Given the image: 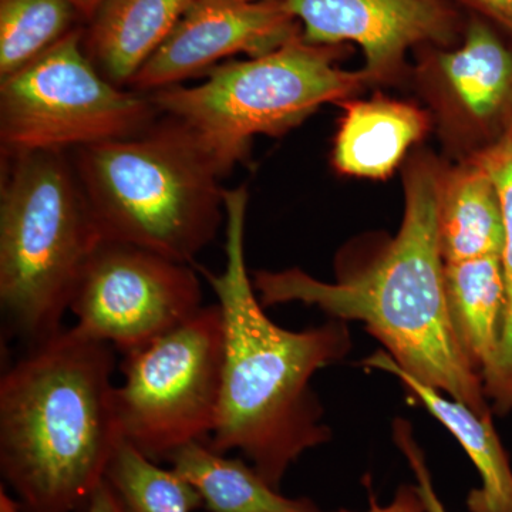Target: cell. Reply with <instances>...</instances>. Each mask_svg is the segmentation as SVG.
<instances>
[{"mask_svg": "<svg viewBox=\"0 0 512 512\" xmlns=\"http://www.w3.org/2000/svg\"><path fill=\"white\" fill-rule=\"evenodd\" d=\"M86 25L69 0H0V79Z\"/></svg>", "mask_w": 512, "mask_h": 512, "instance_id": "ffe728a7", "label": "cell"}, {"mask_svg": "<svg viewBox=\"0 0 512 512\" xmlns=\"http://www.w3.org/2000/svg\"><path fill=\"white\" fill-rule=\"evenodd\" d=\"M339 121L332 165L339 174L367 180H386L431 131L430 113L414 101L377 93L369 100L338 103Z\"/></svg>", "mask_w": 512, "mask_h": 512, "instance_id": "4fadbf2b", "label": "cell"}, {"mask_svg": "<svg viewBox=\"0 0 512 512\" xmlns=\"http://www.w3.org/2000/svg\"><path fill=\"white\" fill-rule=\"evenodd\" d=\"M285 2L306 42L362 49L369 87L409 84L410 53L423 46H457L467 25L454 0Z\"/></svg>", "mask_w": 512, "mask_h": 512, "instance_id": "8fae6325", "label": "cell"}, {"mask_svg": "<svg viewBox=\"0 0 512 512\" xmlns=\"http://www.w3.org/2000/svg\"><path fill=\"white\" fill-rule=\"evenodd\" d=\"M413 53L409 84L430 113L447 161L471 160L508 137L512 49L490 22L471 13L457 46Z\"/></svg>", "mask_w": 512, "mask_h": 512, "instance_id": "30bf717a", "label": "cell"}, {"mask_svg": "<svg viewBox=\"0 0 512 512\" xmlns=\"http://www.w3.org/2000/svg\"><path fill=\"white\" fill-rule=\"evenodd\" d=\"M448 311L454 330L488 402L500 386V352L505 312L501 256L446 264ZM491 404V403H490Z\"/></svg>", "mask_w": 512, "mask_h": 512, "instance_id": "e0dca14e", "label": "cell"}, {"mask_svg": "<svg viewBox=\"0 0 512 512\" xmlns=\"http://www.w3.org/2000/svg\"><path fill=\"white\" fill-rule=\"evenodd\" d=\"M508 140H511L512 141V123H511V128H510V133H508Z\"/></svg>", "mask_w": 512, "mask_h": 512, "instance_id": "83f0119b", "label": "cell"}, {"mask_svg": "<svg viewBox=\"0 0 512 512\" xmlns=\"http://www.w3.org/2000/svg\"><path fill=\"white\" fill-rule=\"evenodd\" d=\"M393 439L404 457L409 461L416 485L419 488L421 498L426 505L427 512H448L444 507L443 501L434 488L433 478H431L429 467H427L426 457L416 439L413 436L412 427L406 420H396L393 423Z\"/></svg>", "mask_w": 512, "mask_h": 512, "instance_id": "7402d4cb", "label": "cell"}, {"mask_svg": "<svg viewBox=\"0 0 512 512\" xmlns=\"http://www.w3.org/2000/svg\"><path fill=\"white\" fill-rule=\"evenodd\" d=\"M248 190H225V255L220 274L198 268L217 295L224 322L220 414L208 440L218 453L239 451L272 487L289 468L328 443L313 376L348 355V322L289 330L265 313L245 261Z\"/></svg>", "mask_w": 512, "mask_h": 512, "instance_id": "7a4b0ae2", "label": "cell"}, {"mask_svg": "<svg viewBox=\"0 0 512 512\" xmlns=\"http://www.w3.org/2000/svg\"><path fill=\"white\" fill-rule=\"evenodd\" d=\"M202 286L191 264L103 239L84 268L70 312L86 338L121 355L143 348L197 315Z\"/></svg>", "mask_w": 512, "mask_h": 512, "instance_id": "9c48e42d", "label": "cell"}, {"mask_svg": "<svg viewBox=\"0 0 512 512\" xmlns=\"http://www.w3.org/2000/svg\"><path fill=\"white\" fill-rule=\"evenodd\" d=\"M493 177L503 205L505 242L501 255L505 284V312L500 352V386L490 400L493 412H512V141L500 144L474 157Z\"/></svg>", "mask_w": 512, "mask_h": 512, "instance_id": "44dd1931", "label": "cell"}, {"mask_svg": "<svg viewBox=\"0 0 512 512\" xmlns=\"http://www.w3.org/2000/svg\"><path fill=\"white\" fill-rule=\"evenodd\" d=\"M335 512H353V511L340 510V511H335Z\"/></svg>", "mask_w": 512, "mask_h": 512, "instance_id": "f1b7e54d", "label": "cell"}, {"mask_svg": "<svg viewBox=\"0 0 512 512\" xmlns=\"http://www.w3.org/2000/svg\"><path fill=\"white\" fill-rule=\"evenodd\" d=\"M84 26L0 79L2 157L70 151L137 136L160 117L146 93L101 76L83 49Z\"/></svg>", "mask_w": 512, "mask_h": 512, "instance_id": "52a82bcc", "label": "cell"}, {"mask_svg": "<svg viewBox=\"0 0 512 512\" xmlns=\"http://www.w3.org/2000/svg\"><path fill=\"white\" fill-rule=\"evenodd\" d=\"M446 161L427 148H414L404 161L402 225L372 261L335 282L299 268L256 271L252 282L265 308L301 302L330 319L362 322L404 372L491 417L483 380L468 362L448 311L446 262L437 235Z\"/></svg>", "mask_w": 512, "mask_h": 512, "instance_id": "6da1fadb", "label": "cell"}, {"mask_svg": "<svg viewBox=\"0 0 512 512\" xmlns=\"http://www.w3.org/2000/svg\"><path fill=\"white\" fill-rule=\"evenodd\" d=\"M80 512H124L116 495L106 481L99 485L87 504Z\"/></svg>", "mask_w": 512, "mask_h": 512, "instance_id": "d4e9b609", "label": "cell"}, {"mask_svg": "<svg viewBox=\"0 0 512 512\" xmlns=\"http://www.w3.org/2000/svg\"><path fill=\"white\" fill-rule=\"evenodd\" d=\"M437 235L446 264L503 255L505 228L500 192L476 158L446 161L437 198Z\"/></svg>", "mask_w": 512, "mask_h": 512, "instance_id": "2e32d148", "label": "cell"}, {"mask_svg": "<svg viewBox=\"0 0 512 512\" xmlns=\"http://www.w3.org/2000/svg\"><path fill=\"white\" fill-rule=\"evenodd\" d=\"M194 0H104L83 32V49L104 79L126 87Z\"/></svg>", "mask_w": 512, "mask_h": 512, "instance_id": "9a60e30c", "label": "cell"}, {"mask_svg": "<svg viewBox=\"0 0 512 512\" xmlns=\"http://www.w3.org/2000/svg\"><path fill=\"white\" fill-rule=\"evenodd\" d=\"M113 346L62 329L0 380V471L25 512H80L121 437Z\"/></svg>", "mask_w": 512, "mask_h": 512, "instance_id": "3957f363", "label": "cell"}, {"mask_svg": "<svg viewBox=\"0 0 512 512\" xmlns=\"http://www.w3.org/2000/svg\"><path fill=\"white\" fill-rule=\"evenodd\" d=\"M0 512H25L19 501L5 490V485L3 484L2 488H0Z\"/></svg>", "mask_w": 512, "mask_h": 512, "instance_id": "4316f807", "label": "cell"}, {"mask_svg": "<svg viewBox=\"0 0 512 512\" xmlns=\"http://www.w3.org/2000/svg\"><path fill=\"white\" fill-rule=\"evenodd\" d=\"M461 9L470 10L512 36V0H454Z\"/></svg>", "mask_w": 512, "mask_h": 512, "instance_id": "603a6c76", "label": "cell"}, {"mask_svg": "<svg viewBox=\"0 0 512 512\" xmlns=\"http://www.w3.org/2000/svg\"><path fill=\"white\" fill-rule=\"evenodd\" d=\"M285 0H194L128 89L153 93L237 55L264 56L301 33Z\"/></svg>", "mask_w": 512, "mask_h": 512, "instance_id": "7c38bea8", "label": "cell"}, {"mask_svg": "<svg viewBox=\"0 0 512 512\" xmlns=\"http://www.w3.org/2000/svg\"><path fill=\"white\" fill-rule=\"evenodd\" d=\"M355 512V511H353ZM363 512H427L416 484H403L397 488L392 501L380 505L375 495H369V507Z\"/></svg>", "mask_w": 512, "mask_h": 512, "instance_id": "cb8c5ba5", "label": "cell"}, {"mask_svg": "<svg viewBox=\"0 0 512 512\" xmlns=\"http://www.w3.org/2000/svg\"><path fill=\"white\" fill-rule=\"evenodd\" d=\"M101 235L192 264L217 237L225 190L210 154L174 117L70 151Z\"/></svg>", "mask_w": 512, "mask_h": 512, "instance_id": "277c9868", "label": "cell"}, {"mask_svg": "<svg viewBox=\"0 0 512 512\" xmlns=\"http://www.w3.org/2000/svg\"><path fill=\"white\" fill-rule=\"evenodd\" d=\"M103 239L69 153L2 157L0 305L9 328L29 346L63 329Z\"/></svg>", "mask_w": 512, "mask_h": 512, "instance_id": "5b68a950", "label": "cell"}, {"mask_svg": "<svg viewBox=\"0 0 512 512\" xmlns=\"http://www.w3.org/2000/svg\"><path fill=\"white\" fill-rule=\"evenodd\" d=\"M224 322L218 303L123 356L116 386L121 437L154 461L208 443L220 414Z\"/></svg>", "mask_w": 512, "mask_h": 512, "instance_id": "ba28073f", "label": "cell"}, {"mask_svg": "<svg viewBox=\"0 0 512 512\" xmlns=\"http://www.w3.org/2000/svg\"><path fill=\"white\" fill-rule=\"evenodd\" d=\"M350 45H315L302 32L264 56L228 60L197 86L148 93L160 114L184 124L228 175L251 156L256 136L282 137L325 104L369 87L362 69H342Z\"/></svg>", "mask_w": 512, "mask_h": 512, "instance_id": "8992f818", "label": "cell"}, {"mask_svg": "<svg viewBox=\"0 0 512 512\" xmlns=\"http://www.w3.org/2000/svg\"><path fill=\"white\" fill-rule=\"evenodd\" d=\"M363 366L396 377L464 448L481 478L480 487L468 494V511L512 512L511 461L491 417H481L466 404L404 372L384 350L367 357Z\"/></svg>", "mask_w": 512, "mask_h": 512, "instance_id": "5bb4252c", "label": "cell"}, {"mask_svg": "<svg viewBox=\"0 0 512 512\" xmlns=\"http://www.w3.org/2000/svg\"><path fill=\"white\" fill-rule=\"evenodd\" d=\"M104 481L124 512H194L201 495L180 473L158 466L127 440H121Z\"/></svg>", "mask_w": 512, "mask_h": 512, "instance_id": "d6986e66", "label": "cell"}, {"mask_svg": "<svg viewBox=\"0 0 512 512\" xmlns=\"http://www.w3.org/2000/svg\"><path fill=\"white\" fill-rule=\"evenodd\" d=\"M167 461L210 512H320L311 500L286 497L251 464L218 453L204 441L178 448Z\"/></svg>", "mask_w": 512, "mask_h": 512, "instance_id": "ac0fdd59", "label": "cell"}, {"mask_svg": "<svg viewBox=\"0 0 512 512\" xmlns=\"http://www.w3.org/2000/svg\"><path fill=\"white\" fill-rule=\"evenodd\" d=\"M69 2L72 3L74 9L79 12L84 22L87 23L93 18L94 13L97 12V9L100 8L104 0H69Z\"/></svg>", "mask_w": 512, "mask_h": 512, "instance_id": "484cf974", "label": "cell"}]
</instances>
